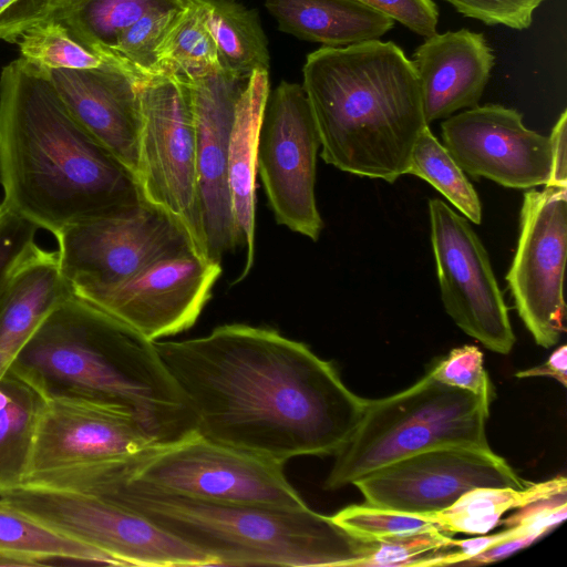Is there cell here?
I'll list each match as a JSON object with an SVG mask.
<instances>
[{
	"mask_svg": "<svg viewBox=\"0 0 567 567\" xmlns=\"http://www.w3.org/2000/svg\"><path fill=\"white\" fill-rule=\"evenodd\" d=\"M154 344L198 434L282 465L334 455L367 406L331 362L270 328L231 323Z\"/></svg>",
	"mask_w": 567,
	"mask_h": 567,
	"instance_id": "1",
	"label": "cell"
},
{
	"mask_svg": "<svg viewBox=\"0 0 567 567\" xmlns=\"http://www.w3.org/2000/svg\"><path fill=\"white\" fill-rule=\"evenodd\" d=\"M0 185L10 209L53 235L144 202L135 175L78 122L48 70L22 56L0 74Z\"/></svg>",
	"mask_w": 567,
	"mask_h": 567,
	"instance_id": "2",
	"label": "cell"
},
{
	"mask_svg": "<svg viewBox=\"0 0 567 567\" xmlns=\"http://www.w3.org/2000/svg\"><path fill=\"white\" fill-rule=\"evenodd\" d=\"M55 489L121 505L209 555L216 566L362 567L372 539L303 508L209 502L158 491L106 463L55 477Z\"/></svg>",
	"mask_w": 567,
	"mask_h": 567,
	"instance_id": "3",
	"label": "cell"
},
{
	"mask_svg": "<svg viewBox=\"0 0 567 567\" xmlns=\"http://www.w3.org/2000/svg\"><path fill=\"white\" fill-rule=\"evenodd\" d=\"M10 368L42 393L82 395L130 410L156 444L195 432L154 341L75 292L47 315Z\"/></svg>",
	"mask_w": 567,
	"mask_h": 567,
	"instance_id": "4",
	"label": "cell"
},
{
	"mask_svg": "<svg viewBox=\"0 0 567 567\" xmlns=\"http://www.w3.org/2000/svg\"><path fill=\"white\" fill-rule=\"evenodd\" d=\"M302 75L327 164L388 183L406 174L429 124L416 71L399 45L321 47L307 55Z\"/></svg>",
	"mask_w": 567,
	"mask_h": 567,
	"instance_id": "5",
	"label": "cell"
},
{
	"mask_svg": "<svg viewBox=\"0 0 567 567\" xmlns=\"http://www.w3.org/2000/svg\"><path fill=\"white\" fill-rule=\"evenodd\" d=\"M491 394L447 385L427 372L393 395L368 400L361 422L334 454L323 487L339 489L406 456L442 446L491 449Z\"/></svg>",
	"mask_w": 567,
	"mask_h": 567,
	"instance_id": "6",
	"label": "cell"
},
{
	"mask_svg": "<svg viewBox=\"0 0 567 567\" xmlns=\"http://www.w3.org/2000/svg\"><path fill=\"white\" fill-rule=\"evenodd\" d=\"M110 464L133 481L176 495L276 508L307 507L282 464L210 441L196 431Z\"/></svg>",
	"mask_w": 567,
	"mask_h": 567,
	"instance_id": "7",
	"label": "cell"
},
{
	"mask_svg": "<svg viewBox=\"0 0 567 567\" xmlns=\"http://www.w3.org/2000/svg\"><path fill=\"white\" fill-rule=\"evenodd\" d=\"M141 131L136 179L143 199L176 220L208 259L196 166V135L188 82L157 75L138 81Z\"/></svg>",
	"mask_w": 567,
	"mask_h": 567,
	"instance_id": "8",
	"label": "cell"
},
{
	"mask_svg": "<svg viewBox=\"0 0 567 567\" xmlns=\"http://www.w3.org/2000/svg\"><path fill=\"white\" fill-rule=\"evenodd\" d=\"M42 524L92 546L116 566H216L204 551L96 495L20 485L0 494Z\"/></svg>",
	"mask_w": 567,
	"mask_h": 567,
	"instance_id": "9",
	"label": "cell"
},
{
	"mask_svg": "<svg viewBox=\"0 0 567 567\" xmlns=\"http://www.w3.org/2000/svg\"><path fill=\"white\" fill-rule=\"evenodd\" d=\"M319 147L302 85L282 81L269 93L264 110L257 173L276 221L313 241L323 227L315 194Z\"/></svg>",
	"mask_w": 567,
	"mask_h": 567,
	"instance_id": "10",
	"label": "cell"
},
{
	"mask_svg": "<svg viewBox=\"0 0 567 567\" xmlns=\"http://www.w3.org/2000/svg\"><path fill=\"white\" fill-rule=\"evenodd\" d=\"M42 394L21 485L123 460L156 444L123 406L75 394Z\"/></svg>",
	"mask_w": 567,
	"mask_h": 567,
	"instance_id": "11",
	"label": "cell"
},
{
	"mask_svg": "<svg viewBox=\"0 0 567 567\" xmlns=\"http://www.w3.org/2000/svg\"><path fill=\"white\" fill-rule=\"evenodd\" d=\"M54 237L61 274L75 293L117 285L192 246L176 220L145 200L125 214L65 227Z\"/></svg>",
	"mask_w": 567,
	"mask_h": 567,
	"instance_id": "12",
	"label": "cell"
},
{
	"mask_svg": "<svg viewBox=\"0 0 567 567\" xmlns=\"http://www.w3.org/2000/svg\"><path fill=\"white\" fill-rule=\"evenodd\" d=\"M429 216L446 313L460 329L491 351L508 354L515 334L483 243L468 220L439 198L429 200Z\"/></svg>",
	"mask_w": 567,
	"mask_h": 567,
	"instance_id": "13",
	"label": "cell"
},
{
	"mask_svg": "<svg viewBox=\"0 0 567 567\" xmlns=\"http://www.w3.org/2000/svg\"><path fill=\"white\" fill-rule=\"evenodd\" d=\"M566 245L567 187L545 185L543 190H527L506 280L518 316L544 348L555 346L566 330Z\"/></svg>",
	"mask_w": 567,
	"mask_h": 567,
	"instance_id": "14",
	"label": "cell"
},
{
	"mask_svg": "<svg viewBox=\"0 0 567 567\" xmlns=\"http://www.w3.org/2000/svg\"><path fill=\"white\" fill-rule=\"evenodd\" d=\"M520 478L491 449L442 446L392 462L355 481L365 503L414 515L450 507L478 487L523 488Z\"/></svg>",
	"mask_w": 567,
	"mask_h": 567,
	"instance_id": "15",
	"label": "cell"
},
{
	"mask_svg": "<svg viewBox=\"0 0 567 567\" xmlns=\"http://www.w3.org/2000/svg\"><path fill=\"white\" fill-rule=\"evenodd\" d=\"M220 274V264L188 246L117 285L76 295L157 341L195 324Z\"/></svg>",
	"mask_w": 567,
	"mask_h": 567,
	"instance_id": "16",
	"label": "cell"
},
{
	"mask_svg": "<svg viewBox=\"0 0 567 567\" xmlns=\"http://www.w3.org/2000/svg\"><path fill=\"white\" fill-rule=\"evenodd\" d=\"M444 146L463 172L504 187L530 189L550 176V141L499 104L470 107L441 124Z\"/></svg>",
	"mask_w": 567,
	"mask_h": 567,
	"instance_id": "17",
	"label": "cell"
},
{
	"mask_svg": "<svg viewBox=\"0 0 567 567\" xmlns=\"http://www.w3.org/2000/svg\"><path fill=\"white\" fill-rule=\"evenodd\" d=\"M248 78L221 70L188 82L193 97L206 251L208 259L218 264L225 252L239 245L228 186L227 158L236 106Z\"/></svg>",
	"mask_w": 567,
	"mask_h": 567,
	"instance_id": "18",
	"label": "cell"
},
{
	"mask_svg": "<svg viewBox=\"0 0 567 567\" xmlns=\"http://www.w3.org/2000/svg\"><path fill=\"white\" fill-rule=\"evenodd\" d=\"M47 70L78 122L136 177L140 79L116 62L95 69Z\"/></svg>",
	"mask_w": 567,
	"mask_h": 567,
	"instance_id": "19",
	"label": "cell"
},
{
	"mask_svg": "<svg viewBox=\"0 0 567 567\" xmlns=\"http://www.w3.org/2000/svg\"><path fill=\"white\" fill-rule=\"evenodd\" d=\"M411 61L430 124L478 104L495 56L483 33L461 29L425 38Z\"/></svg>",
	"mask_w": 567,
	"mask_h": 567,
	"instance_id": "20",
	"label": "cell"
},
{
	"mask_svg": "<svg viewBox=\"0 0 567 567\" xmlns=\"http://www.w3.org/2000/svg\"><path fill=\"white\" fill-rule=\"evenodd\" d=\"M269 93L268 71L254 72L238 100L229 136L228 186L238 241L245 249V265L235 282L245 279L254 266L257 151Z\"/></svg>",
	"mask_w": 567,
	"mask_h": 567,
	"instance_id": "21",
	"label": "cell"
},
{
	"mask_svg": "<svg viewBox=\"0 0 567 567\" xmlns=\"http://www.w3.org/2000/svg\"><path fill=\"white\" fill-rule=\"evenodd\" d=\"M73 292L58 254L37 246L17 268L0 305V377L47 315Z\"/></svg>",
	"mask_w": 567,
	"mask_h": 567,
	"instance_id": "22",
	"label": "cell"
},
{
	"mask_svg": "<svg viewBox=\"0 0 567 567\" xmlns=\"http://www.w3.org/2000/svg\"><path fill=\"white\" fill-rule=\"evenodd\" d=\"M281 31L322 47L380 40L394 21L358 0H266Z\"/></svg>",
	"mask_w": 567,
	"mask_h": 567,
	"instance_id": "23",
	"label": "cell"
},
{
	"mask_svg": "<svg viewBox=\"0 0 567 567\" xmlns=\"http://www.w3.org/2000/svg\"><path fill=\"white\" fill-rule=\"evenodd\" d=\"M187 1L54 0L41 21L53 20L61 23L80 43L117 61L113 58L112 50L124 30L150 12L179 8Z\"/></svg>",
	"mask_w": 567,
	"mask_h": 567,
	"instance_id": "24",
	"label": "cell"
},
{
	"mask_svg": "<svg viewBox=\"0 0 567 567\" xmlns=\"http://www.w3.org/2000/svg\"><path fill=\"white\" fill-rule=\"evenodd\" d=\"M0 556L19 566L54 560L116 565L103 551L42 524L0 498Z\"/></svg>",
	"mask_w": 567,
	"mask_h": 567,
	"instance_id": "25",
	"label": "cell"
},
{
	"mask_svg": "<svg viewBox=\"0 0 567 567\" xmlns=\"http://www.w3.org/2000/svg\"><path fill=\"white\" fill-rule=\"evenodd\" d=\"M564 492H567V480L563 475L532 482L523 488L478 487L443 511L419 516L446 534L484 535L499 525L506 513Z\"/></svg>",
	"mask_w": 567,
	"mask_h": 567,
	"instance_id": "26",
	"label": "cell"
},
{
	"mask_svg": "<svg viewBox=\"0 0 567 567\" xmlns=\"http://www.w3.org/2000/svg\"><path fill=\"white\" fill-rule=\"evenodd\" d=\"M43 394L11 368L0 377V494L21 485Z\"/></svg>",
	"mask_w": 567,
	"mask_h": 567,
	"instance_id": "27",
	"label": "cell"
},
{
	"mask_svg": "<svg viewBox=\"0 0 567 567\" xmlns=\"http://www.w3.org/2000/svg\"><path fill=\"white\" fill-rule=\"evenodd\" d=\"M221 69L248 78L269 70L267 40L256 11L233 0H202Z\"/></svg>",
	"mask_w": 567,
	"mask_h": 567,
	"instance_id": "28",
	"label": "cell"
},
{
	"mask_svg": "<svg viewBox=\"0 0 567 567\" xmlns=\"http://www.w3.org/2000/svg\"><path fill=\"white\" fill-rule=\"evenodd\" d=\"M158 74L190 82L221 71L202 0H188L157 49Z\"/></svg>",
	"mask_w": 567,
	"mask_h": 567,
	"instance_id": "29",
	"label": "cell"
},
{
	"mask_svg": "<svg viewBox=\"0 0 567 567\" xmlns=\"http://www.w3.org/2000/svg\"><path fill=\"white\" fill-rule=\"evenodd\" d=\"M406 174L431 184L467 220L476 225L482 223V205L476 190L429 125L421 131L413 145Z\"/></svg>",
	"mask_w": 567,
	"mask_h": 567,
	"instance_id": "30",
	"label": "cell"
},
{
	"mask_svg": "<svg viewBox=\"0 0 567 567\" xmlns=\"http://www.w3.org/2000/svg\"><path fill=\"white\" fill-rule=\"evenodd\" d=\"M14 43L19 45L23 59L49 70L95 69L110 62L118 63L80 43L64 25L53 20L35 23L22 32Z\"/></svg>",
	"mask_w": 567,
	"mask_h": 567,
	"instance_id": "31",
	"label": "cell"
},
{
	"mask_svg": "<svg viewBox=\"0 0 567 567\" xmlns=\"http://www.w3.org/2000/svg\"><path fill=\"white\" fill-rule=\"evenodd\" d=\"M183 7L143 16L121 33L112 50L113 58L140 80L159 75L158 45Z\"/></svg>",
	"mask_w": 567,
	"mask_h": 567,
	"instance_id": "32",
	"label": "cell"
},
{
	"mask_svg": "<svg viewBox=\"0 0 567 567\" xmlns=\"http://www.w3.org/2000/svg\"><path fill=\"white\" fill-rule=\"evenodd\" d=\"M351 534L367 539L408 535L425 530L435 525L422 516L388 509L371 504L347 506L331 516Z\"/></svg>",
	"mask_w": 567,
	"mask_h": 567,
	"instance_id": "33",
	"label": "cell"
},
{
	"mask_svg": "<svg viewBox=\"0 0 567 567\" xmlns=\"http://www.w3.org/2000/svg\"><path fill=\"white\" fill-rule=\"evenodd\" d=\"M456 539L436 526L393 537L373 540L362 567L419 566L430 555L454 548Z\"/></svg>",
	"mask_w": 567,
	"mask_h": 567,
	"instance_id": "34",
	"label": "cell"
},
{
	"mask_svg": "<svg viewBox=\"0 0 567 567\" xmlns=\"http://www.w3.org/2000/svg\"><path fill=\"white\" fill-rule=\"evenodd\" d=\"M39 228L0 203V305L19 265L37 247Z\"/></svg>",
	"mask_w": 567,
	"mask_h": 567,
	"instance_id": "35",
	"label": "cell"
},
{
	"mask_svg": "<svg viewBox=\"0 0 567 567\" xmlns=\"http://www.w3.org/2000/svg\"><path fill=\"white\" fill-rule=\"evenodd\" d=\"M436 380L475 394H491L483 353L474 346H463L449 352L429 371Z\"/></svg>",
	"mask_w": 567,
	"mask_h": 567,
	"instance_id": "36",
	"label": "cell"
},
{
	"mask_svg": "<svg viewBox=\"0 0 567 567\" xmlns=\"http://www.w3.org/2000/svg\"><path fill=\"white\" fill-rule=\"evenodd\" d=\"M467 18L488 25L527 29L535 10L544 0H444Z\"/></svg>",
	"mask_w": 567,
	"mask_h": 567,
	"instance_id": "37",
	"label": "cell"
},
{
	"mask_svg": "<svg viewBox=\"0 0 567 567\" xmlns=\"http://www.w3.org/2000/svg\"><path fill=\"white\" fill-rule=\"evenodd\" d=\"M399 21L414 33L429 38L437 32L439 10L433 0H358Z\"/></svg>",
	"mask_w": 567,
	"mask_h": 567,
	"instance_id": "38",
	"label": "cell"
},
{
	"mask_svg": "<svg viewBox=\"0 0 567 567\" xmlns=\"http://www.w3.org/2000/svg\"><path fill=\"white\" fill-rule=\"evenodd\" d=\"M567 515V492L536 501L505 519L499 525L504 527L522 526L530 533L545 535L555 526L563 523Z\"/></svg>",
	"mask_w": 567,
	"mask_h": 567,
	"instance_id": "39",
	"label": "cell"
},
{
	"mask_svg": "<svg viewBox=\"0 0 567 567\" xmlns=\"http://www.w3.org/2000/svg\"><path fill=\"white\" fill-rule=\"evenodd\" d=\"M53 0H0V40L16 42L30 27L40 22Z\"/></svg>",
	"mask_w": 567,
	"mask_h": 567,
	"instance_id": "40",
	"label": "cell"
},
{
	"mask_svg": "<svg viewBox=\"0 0 567 567\" xmlns=\"http://www.w3.org/2000/svg\"><path fill=\"white\" fill-rule=\"evenodd\" d=\"M567 112L564 110L555 123L550 141V176L546 185L567 187L566 132Z\"/></svg>",
	"mask_w": 567,
	"mask_h": 567,
	"instance_id": "41",
	"label": "cell"
},
{
	"mask_svg": "<svg viewBox=\"0 0 567 567\" xmlns=\"http://www.w3.org/2000/svg\"><path fill=\"white\" fill-rule=\"evenodd\" d=\"M540 537L543 536L537 534L515 535L492 545L484 551L466 559L461 565L477 566L502 560L513 555L514 553L529 546Z\"/></svg>",
	"mask_w": 567,
	"mask_h": 567,
	"instance_id": "42",
	"label": "cell"
},
{
	"mask_svg": "<svg viewBox=\"0 0 567 567\" xmlns=\"http://www.w3.org/2000/svg\"><path fill=\"white\" fill-rule=\"evenodd\" d=\"M516 378L550 377L567 386V347L565 344L555 349L546 362L527 370L518 371Z\"/></svg>",
	"mask_w": 567,
	"mask_h": 567,
	"instance_id": "43",
	"label": "cell"
},
{
	"mask_svg": "<svg viewBox=\"0 0 567 567\" xmlns=\"http://www.w3.org/2000/svg\"><path fill=\"white\" fill-rule=\"evenodd\" d=\"M54 1V0H53Z\"/></svg>",
	"mask_w": 567,
	"mask_h": 567,
	"instance_id": "44",
	"label": "cell"
}]
</instances>
